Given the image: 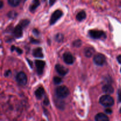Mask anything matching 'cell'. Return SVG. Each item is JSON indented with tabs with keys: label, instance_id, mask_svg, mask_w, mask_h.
<instances>
[{
	"label": "cell",
	"instance_id": "1",
	"mask_svg": "<svg viewBox=\"0 0 121 121\" xmlns=\"http://www.w3.org/2000/svg\"><path fill=\"white\" fill-rule=\"evenodd\" d=\"M99 102L103 106H106V107H109L112 106L114 104V100L113 98L109 95H104L100 98Z\"/></svg>",
	"mask_w": 121,
	"mask_h": 121
},
{
	"label": "cell",
	"instance_id": "2",
	"mask_svg": "<svg viewBox=\"0 0 121 121\" xmlns=\"http://www.w3.org/2000/svg\"><path fill=\"white\" fill-rule=\"evenodd\" d=\"M69 90L65 86H60L56 90V93L58 98H65L69 95Z\"/></svg>",
	"mask_w": 121,
	"mask_h": 121
},
{
	"label": "cell",
	"instance_id": "3",
	"mask_svg": "<svg viewBox=\"0 0 121 121\" xmlns=\"http://www.w3.org/2000/svg\"><path fill=\"white\" fill-rule=\"evenodd\" d=\"M89 35H91V37L95 39H100V38H102V37L103 38L106 37V34H105L104 31H102L93 30L89 31Z\"/></svg>",
	"mask_w": 121,
	"mask_h": 121
},
{
	"label": "cell",
	"instance_id": "4",
	"mask_svg": "<svg viewBox=\"0 0 121 121\" xmlns=\"http://www.w3.org/2000/svg\"><path fill=\"white\" fill-rule=\"evenodd\" d=\"M93 61L98 66H102L106 61V57L102 54H98L95 56L93 58Z\"/></svg>",
	"mask_w": 121,
	"mask_h": 121
},
{
	"label": "cell",
	"instance_id": "5",
	"mask_svg": "<svg viewBox=\"0 0 121 121\" xmlns=\"http://www.w3.org/2000/svg\"><path fill=\"white\" fill-rule=\"evenodd\" d=\"M16 80L19 85H22V86L26 85L27 82V78L26 74L23 72H20L18 73L16 77Z\"/></svg>",
	"mask_w": 121,
	"mask_h": 121
},
{
	"label": "cell",
	"instance_id": "6",
	"mask_svg": "<svg viewBox=\"0 0 121 121\" xmlns=\"http://www.w3.org/2000/svg\"><path fill=\"white\" fill-rule=\"evenodd\" d=\"M63 15L62 11H61L60 10H56L53 13V14L51 16L50 21V24H54Z\"/></svg>",
	"mask_w": 121,
	"mask_h": 121
},
{
	"label": "cell",
	"instance_id": "7",
	"mask_svg": "<svg viewBox=\"0 0 121 121\" xmlns=\"http://www.w3.org/2000/svg\"><path fill=\"white\" fill-rule=\"evenodd\" d=\"M35 66H36L37 73L39 75H40L43 72V70L46 63H45L44 61H42V60H35Z\"/></svg>",
	"mask_w": 121,
	"mask_h": 121
},
{
	"label": "cell",
	"instance_id": "8",
	"mask_svg": "<svg viewBox=\"0 0 121 121\" xmlns=\"http://www.w3.org/2000/svg\"><path fill=\"white\" fill-rule=\"evenodd\" d=\"M55 68H56V70L57 72V73L61 76L66 75L69 72L68 69H67V68L64 67V66H62V65H59V64L56 65Z\"/></svg>",
	"mask_w": 121,
	"mask_h": 121
},
{
	"label": "cell",
	"instance_id": "9",
	"mask_svg": "<svg viewBox=\"0 0 121 121\" xmlns=\"http://www.w3.org/2000/svg\"><path fill=\"white\" fill-rule=\"evenodd\" d=\"M63 59L67 65H72L74 61V57L70 53H65L63 54Z\"/></svg>",
	"mask_w": 121,
	"mask_h": 121
},
{
	"label": "cell",
	"instance_id": "10",
	"mask_svg": "<svg viewBox=\"0 0 121 121\" xmlns=\"http://www.w3.org/2000/svg\"><path fill=\"white\" fill-rule=\"evenodd\" d=\"M21 25H18L14 30V34L15 37L20 38L22 35V28Z\"/></svg>",
	"mask_w": 121,
	"mask_h": 121
},
{
	"label": "cell",
	"instance_id": "11",
	"mask_svg": "<svg viewBox=\"0 0 121 121\" xmlns=\"http://www.w3.org/2000/svg\"><path fill=\"white\" fill-rule=\"evenodd\" d=\"M102 91L104 93H107V94H112L114 92V89L111 85L107 84L105 85L102 87Z\"/></svg>",
	"mask_w": 121,
	"mask_h": 121
},
{
	"label": "cell",
	"instance_id": "12",
	"mask_svg": "<svg viewBox=\"0 0 121 121\" xmlns=\"http://www.w3.org/2000/svg\"><path fill=\"white\" fill-rule=\"evenodd\" d=\"M96 121H109L108 117L103 113H99L95 117Z\"/></svg>",
	"mask_w": 121,
	"mask_h": 121
},
{
	"label": "cell",
	"instance_id": "13",
	"mask_svg": "<svg viewBox=\"0 0 121 121\" xmlns=\"http://www.w3.org/2000/svg\"><path fill=\"white\" fill-rule=\"evenodd\" d=\"M33 54L35 57L38 58H43V53L42 49L41 48L38 47V48L34 49L33 52Z\"/></svg>",
	"mask_w": 121,
	"mask_h": 121
},
{
	"label": "cell",
	"instance_id": "14",
	"mask_svg": "<svg viewBox=\"0 0 121 121\" xmlns=\"http://www.w3.org/2000/svg\"><path fill=\"white\" fill-rule=\"evenodd\" d=\"M84 53H85V55L86 57H91L94 54L95 50L92 47H87V48L85 49Z\"/></svg>",
	"mask_w": 121,
	"mask_h": 121
},
{
	"label": "cell",
	"instance_id": "15",
	"mask_svg": "<svg viewBox=\"0 0 121 121\" xmlns=\"http://www.w3.org/2000/svg\"><path fill=\"white\" fill-rule=\"evenodd\" d=\"M44 93H45V91L43 87H40L39 88H38L36 90V91L35 92V96L37 97V98L40 99L42 98L44 94Z\"/></svg>",
	"mask_w": 121,
	"mask_h": 121
},
{
	"label": "cell",
	"instance_id": "16",
	"mask_svg": "<svg viewBox=\"0 0 121 121\" xmlns=\"http://www.w3.org/2000/svg\"><path fill=\"white\" fill-rule=\"evenodd\" d=\"M86 14L84 11H82L79 12L76 15V19L77 20L79 21H81L82 20H83L84 19L86 18Z\"/></svg>",
	"mask_w": 121,
	"mask_h": 121
},
{
	"label": "cell",
	"instance_id": "17",
	"mask_svg": "<svg viewBox=\"0 0 121 121\" xmlns=\"http://www.w3.org/2000/svg\"><path fill=\"white\" fill-rule=\"evenodd\" d=\"M40 5V1L39 0H33V3L30 7V9L31 11H33L35 10Z\"/></svg>",
	"mask_w": 121,
	"mask_h": 121
},
{
	"label": "cell",
	"instance_id": "18",
	"mask_svg": "<svg viewBox=\"0 0 121 121\" xmlns=\"http://www.w3.org/2000/svg\"><path fill=\"white\" fill-rule=\"evenodd\" d=\"M21 0H8V2L12 7H17L20 4Z\"/></svg>",
	"mask_w": 121,
	"mask_h": 121
},
{
	"label": "cell",
	"instance_id": "19",
	"mask_svg": "<svg viewBox=\"0 0 121 121\" xmlns=\"http://www.w3.org/2000/svg\"><path fill=\"white\" fill-rule=\"evenodd\" d=\"M63 40V35L61 34H57L56 35V40L58 42H61Z\"/></svg>",
	"mask_w": 121,
	"mask_h": 121
},
{
	"label": "cell",
	"instance_id": "20",
	"mask_svg": "<svg viewBox=\"0 0 121 121\" xmlns=\"http://www.w3.org/2000/svg\"><path fill=\"white\" fill-rule=\"evenodd\" d=\"M11 50L12 52H13V51H14V50H16V52H17V53H18V54H21V53H22V50L20 49V48H17V47H15L14 46H12L11 48Z\"/></svg>",
	"mask_w": 121,
	"mask_h": 121
},
{
	"label": "cell",
	"instance_id": "21",
	"mask_svg": "<svg viewBox=\"0 0 121 121\" xmlns=\"http://www.w3.org/2000/svg\"><path fill=\"white\" fill-rule=\"evenodd\" d=\"M53 82L55 84L58 85V84H60L62 82V80H61V78H59V77H54V79H53Z\"/></svg>",
	"mask_w": 121,
	"mask_h": 121
},
{
	"label": "cell",
	"instance_id": "22",
	"mask_svg": "<svg viewBox=\"0 0 121 121\" xmlns=\"http://www.w3.org/2000/svg\"><path fill=\"white\" fill-rule=\"evenodd\" d=\"M73 44L74 47H80V46L82 45V41L80 40H76V41H74V42H73Z\"/></svg>",
	"mask_w": 121,
	"mask_h": 121
},
{
	"label": "cell",
	"instance_id": "23",
	"mask_svg": "<svg viewBox=\"0 0 121 121\" xmlns=\"http://www.w3.org/2000/svg\"><path fill=\"white\" fill-rule=\"evenodd\" d=\"M21 26H22V27H26V26H27V25H28V24H29V21L27 20H22V21H21Z\"/></svg>",
	"mask_w": 121,
	"mask_h": 121
},
{
	"label": "cell",
	"instance_id": "24",
	"mask_svg": "<svg viewBox=\"0 0 121 121\" xmlns=\"http://www.w3.org/2000/svg\"><path fill=\"white\" fill-rule=\"evenodd\" d=\"M8 15L9 18H15L17 16V13L14 11H10L8 13Z\"/></svg>",
	"mask_w": 121,
	"mask_h": 121
},
{
	"label": "cell",
	"instance_id": "25",
	"mask_svg": "<svg viewBox=\"0 0 121 121\" xmlns=\"http://www.w3.org/2000/svg\"><path fill=\"white\" fill-rule=\"evenodd\" d=\"M105 112H106V113H108V114H111V113H112V111L111 109L108 108L105 109Z\"/></svg>",
	"mask_w": 121,
	"mask_h": 121
},
{
	"label": "cell",
	"instance_id": "26",
	"mask_svg": "<svg viewBox=\"0 0 121 121\" xmlns=\"http://www.w3.org/2000/svg\"><path fill=\"white\" fill-rule=\"evenodd\" d=\"M118 100H119V102H121V91L119 90L118 91Z\"/></svg>",
	"mask_w": 121,
	"mask_h": 121
},
{
	"label": "cell",
	"instance_id": "27",
	"mask_svg": "<svg viewBox=\"0 0 121 121\" xmlns=\"http://www.w3.org/2000/svg\"><path fill=\"white\" fill-rule=\"evenodd\" d=\"M44 104L46 105H48L49 104V101H48V99L47 98H46L44 99Z\"/></svg>",
	"mask_w": 121,
	"mask_h": 121
},
{
	"label": "cell",
	"instance_id": "28",
	"mask_svg": "<svg viewBox=\"0 0 121 121\" xmlns=\"http://www.w3.org/2000/svg\"><path fill=\"white\" fill-rule=\"evenodd\" d=\"M10 74H11V71L10 70H7V71H6V72H5L4 75H5V76H8L9 75H10Z\"/></svg>",
	"mask_w": 121,
	"mask_h": 121
},
{
	"label": "cell",
	"instance_id": "29",
	"mask_svg": "<svg viewBox=\"0 0 121 121\" xmlns=\"http://www.w3.org/2000/svg\"><path fill=\"white\" fill-rule=\"evenodd\" d=\"M30 40H31V42L33 43H39V41H38V40H34V39H31Z\"/></svg>",
	"mask_w": 121,
	"mask_h": 121
},
{
	"label": "cell",
	"instance_id": "30",
	"mask_svg": "<svg viewBox=\"0 0 121 121\" xmlns=\"http://www.w3.org/2000/svg\"><path fill=\"white\" fill-rule=\"evenodd\" d=\"M117 60H118V62L120 64H121V55L118 56V57H117Z\"/></svg>",
	"mask_w": 121,
	"mask_h": 121
},
{
	"label": "cell",
	"instance_id": "31",
	"mask_svg": "<svg viewBox=\"0 0 121 121\" xmlns=\"http://www.w3.org/2000/svg\"><path fill=\"white\" fill-rule=\"evenodd\" d=\"M55 2H56V0H50L49 1L50 5H52L54 4V3Z\"/></svg>",
	"mask_w": 121,
	"mask_h": 121
},
{
	"label": "cell",
	"instance_id": "32",
	"mask_svg": "<svg viewBox=\"0 0 121 121\" xmlns=\"http://www.w3.org/2000/svg\"><path fill=\"white\" fill-rule=\"evenodd\" d=\"M38 32H39V31H38L37 30H35V29L33 30V33H35V34H36L37 35V34H39V33H38Z\"/></svg>",
	"mask_w": 121,
	"mask_h": 121
},
{
	"label": "cell",
	"instance_id": "33",
	"mask_svg": "<svg viewBox=\"0 0 121 121\" xmlns=\"http://www.w3.org/2000/svg\"><path fill=\"white\" fill-rule=\"evenodd\" d=\"M27 61H28V62L30 63V66L31 67H32V63H31V62L30 61V60H28V59H27Z\"/></svg>",
	"mask_w": 121,
	"mask_h": 121
},
{
	"label": "cell",
	"instance_id": "34",
	"mask_svg": "<svg viewBox=\"0 0 121 121\" xmlns=\"http://www.w3.org/2000/svg\"><path fill=\"white\" fill-rule=\"evenodd\" d=\"M2 6H3V2L1 1V8H2Z\"/></svg>",
	"mask_w": 121,
	"mask_h": 121
},
{
	"label": "cell",
	"instance_id": "35",
	"mask_svg": "<svg viewBox=\"0 0 121 121\" xmlns=\"http://www.w3.org/2000/svg\"><path fill=\"white\" fill-rule=\"evenodd\" d=\"M120 112H121V108L120 109Z\"/></svg>",
	"mask_w": 121,
	"mask_h": 121
},
{
	"label": "cell",
	"instance_id": "36",
	"mask_svg": "<svg viewBox=\"0 0 121 121\" xmlns=\"http://www.w3.org/2000/svg\"><path fill=\"white\" fill-rule=\"evenodd\" d=\"M43 1H46V0H43Z\"/></svg>",
	"mask_w": 121,
	"mask_h": 121
},
{
	"label": "cell",
	"instance_id": "37",
	"mask_svg": "<svg viewBox=\"0 0 121 121\" xmlns=\"http://www.w3.org/2000/svg\"></svg>",
	"mask_w": 121,
	"mask_h": 121
},
{
	"label": "cell",
	"instance_id": "38",
	"mask_svg": "<svg viewBox=\"0 0 121 121\" xmlns=\"http://www.w3.org/2000/svg\"></svg>",
	"mask_w": 121,
	"mask_h": 121
}]
</instances>
